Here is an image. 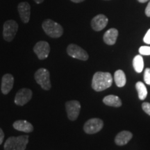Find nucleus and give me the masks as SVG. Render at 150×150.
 Here are the masks:
<instances>
[{
  "label": "nucleus",
  "instance_id": "f257e3e1",
  "mask_svg": "<svg viewBox=\"0 0 150 150\" xmlns=\"http://www.w3.org/2000/svg\"><path fill=\"white\" fill-rule=\"evenodd\" d=\"M112 78L109 72H97L93 75L92 88L97 92L103 91L112 86Z\"/></svg>",
  "mask_w": 150,
  "mask_h": 150
},
{
  "label": "nucleus",
  "instance_id": "f03ea898",
  "mask_svg": "<svg viewBox=\"0 0 150 150\" xmlns=\"http://www.w3.org/2000/svg\"><path fill=\"white\" fill-rule=\"evenodd\" d=\"M29 142V135H23L17 137L11 136L6 140L4 150H25Z\"/></svg>",
  "mask_w": 150,
  "mask_h": 150
},
{
  "label": "nucleus",
  "instance_id": "7ed1b4c3",
  "mask_svg": "<svg viewBox=\"0 0 150 150\" xmlns=\"http://www.w3.org/2000/svg\"><path fill=\"white\" fill-rule=\"evenodd\" d=\"M42 27L46 34L52 38H60L63 33V29L61 24L50 19L45 20L42 22Z\"/></svg>",
  "mask_w": 150,
  "mask_h": 150
},
{
  "label": "nucleus",
  "instance_id": "20e7f679",
  "mask_svg": "<svg viewBox=\"0 0 150 150\" xmlns=\"http://www.w3.org/2000/svg\"><path fill=\"white\" fill-rule=\"evenodd\" d=\"M34 78L36 83L40 86L45 91H50L52 88L50 81V73L47 69L40 68L34 74Z\"/></svg>",
  "mask_w": 150,
  "mask_h": 150
},
{
  "label": "nucleus",
  "instance_id": "39448f33",
  "mask_svg": "<svg viewBox=\"0 0 150 150\" xmlns=\"http://www.w3.org/2000/svg\"><path fill=\"white\" fill-rule=\"evenodd\" d=\"M18 24L15 20H9L4 22L3 27V38L7 42H11L16 37Z\"/></svg>",
  "mask_w": 150,
  "mask_h": 150
},
{
  "label": "nucleus",
  "instance_id": "423d86ee",
  "mask_svg": "<svg viewBox=\"0 0 150 150\" xmlns=\"http://www.w3.org/2000/svg\"><path fill=\"white\" fill-rule=\"evenodd\" d=\"M65 109L68 119L71 121H74L79 115L81 110V104L79 101L72 100L65 103Z\"/></svg>",
  "mask_w": 150,
  "mask_h": 150
},
{
  "label": "nucleus",
  "instance_id": "0eeeda50",
  "mask_svg": "<svg viewBox=\"0 0 150 150\" xmlns=\"http://www.w3.org/2000/svg\"><path fill=\"white\" fill-rule=\"evenodd\" d=\"M67 53L71 57L81 61H87L89 58L86 50L75 44L69 45L67 48Z\"/></svg>",
  "mask_w": 150,
  "mask_h": 150
},
{
  "label": "nucleus",
  "instance_id": "6e6552de",
  "mask_svg": "<svg viewBox=\"0 0 150 150\" xmlns=\"http://www.w3.org/2000/svg\"><path fill=\"white\" fill-rule=\"evenodd\" d=\"M104 122L99 118H91L85 123L83 130L88 134H94L99 132L103 128Z\"/></svg>",
  "mask_w": 150,
  "mask_h": 150
},
{
  "label": "nucleus",
  "instance_id": "1a4fd4ad",
  "mask_svg": "<svg viewBox=\"0 0 150 150\" xmlns=\"http://www.w3.org/2000/svg\"><path fill=\"white\" fill-rule=\"evenodd\" d=\"M33 96V93L29 88H22L19 90L15 96L14 102L18 106H24L31 100Z\"/></svg>",
  "mask_w": 150,
  "mask_h": 150
},
{
  "label": "nucleus",
  "instance_id": "9d476101",
  "mask_svg": "<svg viewBox=\"0 0 150 150\" xmlns=\"http://www.w3.org/2000/svg\"><path fill=\"white\" fill-rule=\"evenodd\" d=\"M33 52L37 55L38 59H46L50 52V44L46 41H39L35 45Z\"/></svg>",
  "mask_w": 150,
  "mask_h": 150
},
{
  "label": "nucleus",
  "instance_id": "9b49d317",
  "mask_svg": "<svg viewBox=\"0 0 150 150\" xmlns=\"http://www.w3.org/2000/svg\"><path fill=\"white\" fill-rule=\"evenodd\" d=\"M108 22L107 17L103 14H99L94 17L91 21V27L95 31H100L106 27Z\"/></svg>",
  "mask_w": 150,
  "mask_h": 150
},
{
  "label": "nucleus",
  "instance_id": "f8f14e48",
  "mask_svg": "<svg viewBox=\"0 0 150 150\" xmlns=\"http://www.w3.org/2000/svg\"><path fill=\"white\" fill-rule=\"evenodd\" d=\"M14 77L11 74H5L1 79V91L4 95H7L13 89Z\"/></svg>",
  "mask_w": 150,
  "mask_h": 150
},
{
  "label": "nucleus",
  "instance_id": "ddd939ff",
  "mask_svg": "<svg viewBox=\"0 0 150 150\" xmlns=\"http://www.w3.org/2000/svg\"><path fill=\"white\" fill-rule=\"evenodd\" d=\"M20 18L24 23H28L31 16V6L28 2H21L18 6Z\"/></svg>",
  "mask_w": 150,
  "mask_h": 150
},
{
  "label": "nucleus",
  "instance_id": "4468645a",
  "mask_svg": "<svg viewBox=\"0 0 150 150\" xmlns=\"http://www.w3.org/2000/svg\"><path fill=\"white\" fill-rule=\"evenodd\" d=\"M13 127L17 131H22L24 133H31L33 131L32 124L27 120H16L13 124Z\"/></svg>",
  "mask_w": 150,
  "mask_h": 150
},
{
  "label": "nucleus",
  "instance_id": "2eb2a0df",
  "mask_svg": "<svg viewBox=\"0 0 150 150\" xmlns=\"http://www.w3.org/2000/svg\"><path fill=\"white\" fill-rule=\"evenodd\" d=\"M133 134L130 131H122L117 134L115 138V142L116 145L119 146H122L126 145L130 141L132 138Z\"/></svg>",
  "mask_w": 150,
  "mask_h": 150
},
{
  "label": "nucleus",
  "instance_id": "dca6fc26",
  "mask_svg": "<svg viewBox=\"0 0 150 150\" xmlns=\"http://www.w3.org/2000/svg\"><path fill=\"white\" fill-rule=\"evenodd\" d=\"M118 36V31L115 28L108 29L106 33H104L103 40L106 45H113L116 42Z\"/></svg>",
  "mask_w": 150,
  "mask_h": 150
},
{
  "label": "nucleus",
  "instance_id": "f3484780",
  "mask_svg": "<svg viewBox=\"0 0 150 150\" xmlns=\"http://www.w3.org/2000/svg\"><path fill=\"white\" fill-rule=\"evenodd\" d=\"M103 102L104 104L113 107H120L122 106V101L119 97L116 95H107L103 99Z\"/></svg>",
  "mask_w": 150,
  "mask_h": 150
},
{
  "label": "nucleus",
  "instance_id": "a211bd4d",
  "mask_svg": "<svg viewBox=\"0 0 150 150\" xmlns=\"http://www.w3.org/2000/svg\"><path fill=\"white\" fill-rule=\"evenodd\" d=\"M114 81L118 87H124L127 83V78L124 71L118 70L114 74Z\"/></svg>",
  "mask_w": 150,
  "mask_h": 150
},
{
  "label": "nucleus",
  "instance_id": "6ab92c4d",
  "mask_svg": "<svg viewBox=\"0 0 150 150\" xmlns=\"http://www.w3.org/2000/svg\"><path fill=\"white\" fill-rule=\"evenodd\" d=\"M133 66L137 73L142 72L144 68V61L142 55H136L133 60Z\"/></svg>",
  "mask_w": 150,
  "mask_h": 150
},
{
  "label": "nucleus",
  "instance_id": "aec40b11",
  "mask_svg": "<svg viewBox=\"0 0 150 150\" xmlns=\"http://www.w3.org/2000/svg\"><path fill=\"white\" fill-rule=\"evenodd\" d=\"M136 88L138 92V97L140 100H145L147 96V90L145 84L141 81H138L136 83Z\"/></svg>",
  "mask_w": 150,
  "mask_h": 150
},
{
  "label": "nucleus",
  "instance_id": "412c9836",
  "mask_svg": "<svg viewBox=\"0 0 150 150\" xmlns=\"http://www.w3.org/2000/svg\"><path fill=\"white\" fill-rule=\"evenodd\" d=\"M139 53L142 56H150V47L141 46L139 48Z\"/></svg>",
  "mask_w": 150,
  "mask_h": 150
},
{
  "label": "nucleus",
  "instance_id": "4be33fe9",
  "mask_svg": "<svg viewBox=\"0 0 150 150\" xmlns=\"http://www.w3.org/2000/svg\"><path fill=\"white\" fill-rule=\"evenodd\" d=\"M144 81L147 85H150V68H146L144 74Z\"/></svg>",
  "mask_w": 150,
  "mask_h": 150
},
{
  "label": "nucleus",
  "instance_id": "5701e85b",
  "mask_svg": "<svg viewBox=\"0 0 150 150\" xmlns=\"http://www.w3.org/2000/svg\"><path fill=\"white\" fill-rule=\"evenodd\" d=\"M142 110L145 111L147 115H150V103L148 102H144L142 104Z\"/></svg>",
  "mask_w": 150,
  "mask_h": 150
},
{
  "label": "nucleus",
  "instance_id": "b1692460",
  "mask_svg": "<svg viewBox=\"0 0 150 150\" xmlns=\"http://www.w3.org/2000/svg\"><path fill=\"white\" fill-rule=\"evenodd\" d=\"M143 41L146 43V44L150 45V29L148 30L147 32L146 33L145 36H144Z\"/></svg>",
  "mask_w": 150,
  "mask_h": 150
},
{
  "label": "nucleus",
  "instance_id": "393cba45",
  "mask_svg": "<svg viewBox=\"0 0 150 150\" xmlns=\"http://www.w3.org/2000/svg\"><path fill=\"white\" fill-rule=\"evenodd\" d=\"M4 131L2 129L0 128V145L2 144V142L4 141Z\"/></svg>",
  "mask_w": 150,
  "mask_h": 150
},
{
  "label": "nucleus",
  "instance_id": "a878e982",
  "mask_svg": "<svg viewBox=\"0 0 150 150\" xmlns=\"http://www.w3.org/2000/svg\"><path fill=\"white\" fill-rule=\"evenodd\" d=\"M145 14L147 17H149L150 18V0L145 8Z\"/></svg>",
  "mask_w": 150,
  "mask_h": 150
},
{
  "label": "nucleus",
  "instance_id": "bb28decb",
  "mask_svg": "<svg viewBox=\"0 0 150 150\" xmlns=\"http://www.w3.org/2000/svg\"><path fill=\"white\" fill-rule=\"evenodd\" d=\"M71 1L74 3H80V2H83V1H85V0H71Z\"/></svg>",
  "mask_w": 150,
  "mask_h": 150
},
{
  "label": "nucleus",
  "instance_id": "cd10ccee",
  "mask_svg": "<svg viewBox=\"0 0 150 150\" xmlns=\"http://www.w3.org/2000/svg\"><path fill=\"white\" fill-rule=\"evenodd\" d=\"M36 4H41L44 1V0H33Z\"/></svg>",
  "mask_w": 150,
  "mask_h": 150
},
{
  "label": "nucleus",
  "instance_id": "c85d7f7f",
  "mask_svg": "<svg viewBox=\"0 0 150 150\" xmlns=\"http://www.w3.org/2000/svg\"><path fill=\"white\" fill-rule=\"evenodd\" d=\"M138 1L140 3H145V2H147V1H149V0H138Z\"/></svg>",
  "mask_w": 150,
  "mask_h": 150
}]
</instances>
